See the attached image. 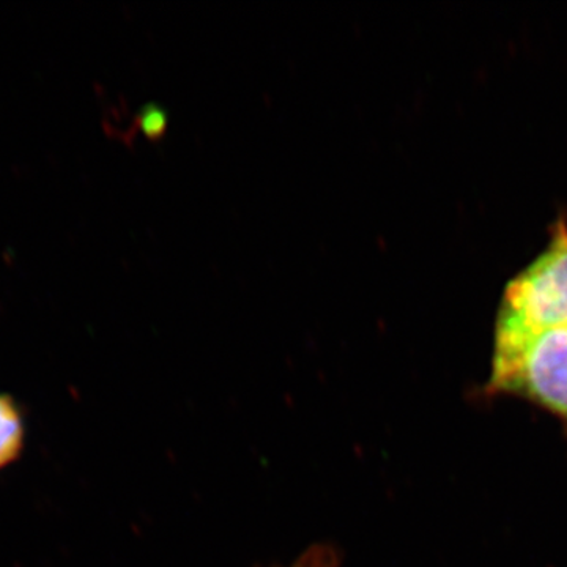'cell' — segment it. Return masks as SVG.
Here are the masks:
<instances>
[{"label":"cell","mask_w":567,"mask_h":567,"mask_svg":"<svg viewBox=\"0 0 567 567\" xmlns=\"http://www.w3.org/2000/svg\"><path fill=\"white\" fill-rule=\"evenodd\" d=\"M24 417L17 402L0 394V470L13 464L24 447Z\"/></svg>","instance_id":"obj_3"},{"label":"cell","mask_w":567,"mask_h":567,"mask_svg":"<svg viewBox=\"0 0 567 567\" xmlns=\"http://www.w3.org/2000/svg\"><path fill=\"white\" fill-rule=\"evenodd\" d=\"M567 324V219L555 226L550 244L507 282L495 328L543 330Z\"/></svg>","instance_id":"obj_2"},{"label":"cell","mask_w":567,"mask_h":567,"mask_svg":"<svg viewBox=\"0 0 567 567\" xmlns=\"http://www.w3.org/2000/svg\"><path fill=\"white\" fill-rule=\"evenodd\" d=\"M339 557L338 551L333 547L312 546L308 551H305L303 557L297 559L292 567H338Z\"/></svg>","instance_id":"obj_4"},{"label":"cell","mask_w":567,"mask_h":567,"mask_svg":"<svg viewBox=\"0 0 567 567\" xmlns=\"http://www.w3.org/2000/svg\"><path fill=\"white\" fill-rule=\"evenodd\" d=\"M487 391L527 399L567 425V324L543 330L495 328Z\"/></svg>","instance_id":"obj_1"},{"label":"cell","mask_w":567,"mask_h":567,"mask_svg":"<svg viewBox=\"0 0 567 567\" xmlns=\"http://www.w3.org/2000/svg\"><path fill=\"white\" fill-rule=\"evenodd\" d=\"M167 115L162 107L156 104H147L144 110L141 111L140 125L142 132L147 136L156 137L163 134L166 130Z\"/></svg>","instance_id":"obj_5"}]
</instances>
